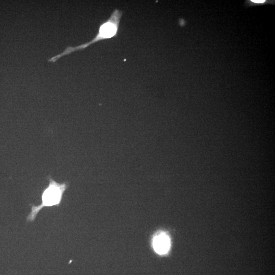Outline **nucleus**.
I'll list each match as a JSON object with an SVG mask.
<instances>
[{
    "instance_id": "obj_4",
    "label": "nucleus",
    "mask_w": 275,
    "mask_h": 275,
    "mask_svg": "<svg viewBox=\"0 0 275 275\" xmlns=\"http://www.w3.org/2000/svg\"><path fill=\"white\" fill-rule=\"evenodd\" d=\"M274 1L272 0H246L244 6L246 7L260 6L265 5H274Z\"/></svg>"
},
{
    "instance_id": "obj_2",
    "label": "nucleus",
    "mask_w": 275,
    "mask_h": 275,
    "mask_svg": "<svg viewBox=\"0 0 275 275\" xmlns=\"http://www.w3.org/2000/svg\"><path fill=\"white\" fill-rule=\"evenodd\" d=\"M48 179L49 184L41 195L42 202L38 206H32L31 211L26 217L27 222H33L43 208L59 206L61 204L63 194L68 187L67 184L66 182L58 183L50 176L48 177Z\"/></svg>"
},
{
    "instance_id": "obj_3",
    "label": "nucleus",
    "mask_w": 275,
    "mask_h": 275,
    "mask_svg": "<svg viewBox=\"0 0 275 275\" xmlns=\"http://www.w3.org/2000/svg\"><path fill=\"white\" fill-rule=\"evenodd\" d=\"M170 239L164 233H160L153 238V246L154 251L159 254H164L169 250Z\"/></svg>"
},
{
    "instance_id": "obj_1",
    "label": "nucleus",
    "mask_w": 275,
    "mask_h": 275,
    "mask_svg": "<svg viewBox=\"0 0 275 275\" xmlns=\"http://www.w3.org/2000/svg\"><path fill=\"white\" fill-rule=\"evenodd\" d=\"M122 12L118 9L115 10L109 18L100 24L98 32L91 41L76 46H68L64 51L48 60V62L54 63L63 57L78 50L86 48L89 46L99 41L110 39L117 35L119 23Z\"/></svg>"
}]
</instances>
